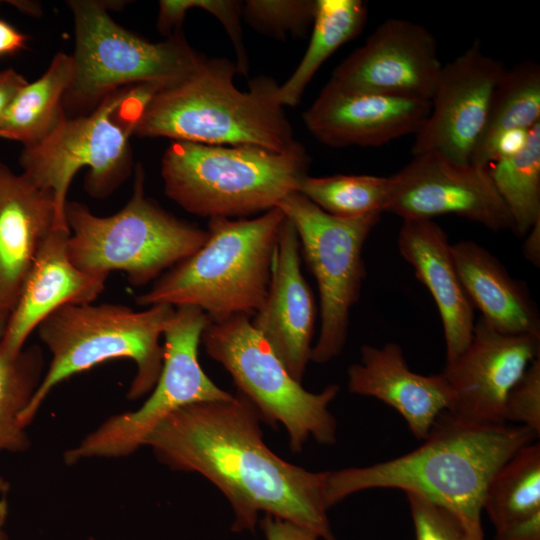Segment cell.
Listing matches in <instances>:
<instances>
[{
  "label": "cell",
  "mask_w": 540,
  "mask_h": 540,
  "mask_svg": "<svg viewBox=\"0 0 540 540\" xmlns=\"http://www.w3.org/2000/svg\"><path fill=\"white\" fill-rule=\"evenodd\" d=\"M255 406L240 392L229 400L180 408L147 438L156 458L175 471L194 472L225 495L232 530L253 531L264 512L337 540L326 501L330 471L313 472L280 458L265 444Z\"/></svg>",
  "instance_id": "6da1fadb"
},
{
  "label": "cell",
  "mask_w": 540,
  "mask_h": 540,
  "mask_svg": "<svg viewBox=\"0 0 540 540\" xmlns=\"http://www.w3.org/2000/svg\"><path fill=\"white\" fill-rule=\"evenodd\" d=\"M535 437L522 425L476 423L444 411L417 449L370 466L330 471L327 505L367 489H401L446 508L484 538L481 514L491 478Z\"/></svg>",
  "instance_id": "7a4b0ae2"
},
{
  "label": "cell",
  "mask_w": 540,
  "mask_h": 540,
  "mask_svg": "<svg viewBox=\"0 0 540 540\" xmlns=\"http://www.w3.org/2000/svg\"><path fill=\"white\" fill-rule=\"evenodd\" d=\"M236 73L231 60L204 57L191 73L151 97L134 135L274 151L293 148L298 141L279 100L280 84L260 75L241 91L234 84Z\"/></svg>",
  "instance_id": "3957f363"
},
{
  "label": "cell",
  "mask_w": 540,
  "mask_h": 540,
  "mask_svg": "<svg viewBox=\"0 0 540 540\" xmlns=\"http://www.w3.org/2000/svg\"><path fill=\"white\" fill-rule=\"evenodd\" d=\"M284 219L278 207L252 219H209L205 243L155 280L136 304L195 307L211 321L251 318L266 298Z\"/></svg>",
  "instance_id": "277c9868"
},
{
  "label": "cell",
  "mask_w": 540,
  "mask_h": 540,
  "mask_svg": "<svg viewBox=\"0 0 540 540\" xmlns=\"http://www.w3.org/2000/svg\"><path fill=\"white\" fill-rule=\"evenodd\" d=\"M310 156L301 143L286 151L258 146L172 141L161 163L166 195L187 212L243 218L267 212L298 192Z\"/></svg>",
  "instance_id": "5b68a950"
},
{
  "label": "cell",
  "mask_w": 540,
  "mask_h": 540,
  "mask_svg": "<svg viewBox=\"0 0 540 540\" xmlns=\"http://www.w3.org/2000/svg\"><path fill=\"white\" fill-rule=\"evenodd\" d=\"M175 308L154 305L134 310L120 304H69L49 314L37 327L51 360L20 422L31 424L52 389L67 378L102 362L129 359L136 374L127 397L150 393L162 369L160 339Z\"/></svg>",
  "instance_id": "8992f818"
},
{
  "label": "cell",
  "mask_w": 540,
  "mask_h": 540,
  "mask_svg": "<svg viewBox=\"0 0 540 540\" xmlns=\"http://www.w3.org/2000/svg\"><path fill=\"white\" fill-rule=\"evenodd\" d=\"M156 90L150 83L121 88L92 112L66 117L44 140L23 148L22 174L52 195L61 223L67 224V193L81 168H88L84 186L94 198L109 196L130 176L129 137Z\"/></svg>",
  "instance_id": "52a82bcc"
},
{
  "label": "cell",
  "mask_w": 540,
  "mask_h": 540,
  "mask_svg": "<svg viewBox=\"0 0 540 540\" xmlns=\"http://www.w3.org/2000/svg\"><path fill=\"white\" fill-rule=\"evenodd\" d=\"M144 181L138 164L129 201L110 216H96L85 204L67 201L68 255L77 268L104 276L122 271L132 286L141 287L205 243L207 230L177 218L148 198Z\"/></svg>",
  "instance_id": "ba28073f"
},
{
  "label": "cell",
  "mask_w": 540,
  "mask_h": 540,
  "mask_svg": "<svg viewBox=\"0 0 540 540\" xmlns=\"http://www.w3.org/2000/svg\"><path fill=\"white\" fill-rule=\"evenodd\" d=\"M75 27L73 80L64 96L67 117L92 112L113 92L132 85L163 87L191 73L204 59L180 33L150 42L122 27L95 0L68 1Z\"/></svg>",
  "instance_id": "9c48e42d"
},
{
  "label": "cell",
  "mask_w": 540,
  "mask_h": 540,
  "mask_svg": "<svg viewBox=\"0 0 540 540\" xmlns=\"http://www.w3.org/2000/svg\"><path fill=\"white\" fill-rule=\"evenodd\" d=\"M201 344L227 370L261 419L284 426L293 452H300L310 437L324 445L336 442L337 423L329 405L338 385H328L319 393L303 388L254 329L250 317L210 320Z\"/></svg>",
  "instance_id": "30bf717a"
},
{
  "label": "cell",
  "mask_w": 540,
  "mask_h": 540,
  "mask_svg": "<svg viewBox=\"0 0 540 540\" xmlns=\"http://www.w3.org/2000/svg\"><path fill=\"white\" fill-rule=\"evenodd\" d=\"M209 317L195 307L175 308L163 332L160 376L148 399L136 410L109 417L64 452L67 465L95 458L126 457L145 446L150 434L182 407L223 401L232 394L203 371L198 350Z\"/></svg>",
  "instance_id": "8fae6325"
},
{
  "label": "cell",
  "mask_w": 540,
  "mask_h": 540,
  "mask_svg": "<svg viewBox=\"0 0 540 540\" xmlns=\"http://www.w3.org/2000/svg\"><path fill=\"white\" fill-rule=\"evenodd\" d=\"M277 207L293 225L300 252L317 282L321 325L311 361L323 364L337 357L346 343L350 312L366 277L363 246L381 213L336 217L299 192L286 196Z\"/></svg>",
  "instance_id": "7c38bea8"
},
{
  "label": "cell",
  "mask_w": 540,
  "mask_h": 540,
  "mask_svg": "<svg viewBox=\"0 0 540 540\" xmlns=\"http://www.w3.org/2000/svg\"><path fill=\"white\" fill-rule=\"evenodd\" d=\"M384 212L402 220L456 215L497 232L512 228L488 168L424 152L390 177Z\"/></svg>",
  "instance_id": "4fadbf2b"
},
{
  "label": "cell",
  "mask_w": 540,
  "mask_h": 540,
  "mask_svg": "<svg viewBox=\"0 0 540 540\" xmlns=\"http://www.w3.org/2000/svg\"><path fill=\"white\" fill-rule=\"evenodd\" d=\"M506 68L476 41L442 66L430 113L415 134L412 154L438 153L469 164L488 120L495 88Z\"/></svg>",
  "instance_id": "5bb4252c"
},
{
  "label": "cell",
  "mask_w": 540,
  "mask_h": 540,
  "mask_svg": "<svg viewBox=\"0 0 540 540\" xmlns=\"http://www.w3.org/2000/svg\"><path fill=\"white\" fill-rule=\"evenodd\" d=\"M443 64L422 25L387 19L333 71L330 82L382 95L430 101Z\"/></svg>",
  "instance_id": "9a60e30c"
},
{
  "label": "cell",
  "mask_w": 540,
  "mask_h": 540,
  "mask_svg": "<svg viewBox=\"0 0 540 540\" xmlns=\"http://www.w3.org/2000/svg\"><path fill=\"white\" fill-rule=\"evenodd\" d=\"M540 336L507 334L482 317L467 348L442 372L453 393V415L476 423H505L507 397L539 357Z\"/></svg>",
  "instance_id": "2e32d148"
},
{
  "label": "cell",
  "mask_w": 540,
  "mask_h": 540,
  "mask_svg": "<svg viewBox=\"0 0 540 540\" xmlns=\"http://www.w3.org/2000/svg\"><path fill=\"white\" fill-rule=\"evenodd\" d=\"M430 101L349 89L328 81L303 113L309 133L324 145L378 147L416 134Z\"/></svg>",
  "instance_id": "e0dca14e"
},
{
  "label": "cell",
  "mask_w": 540,
  "mask_h": 540,
  "mask_svg": "<svg viewBox=\"0 0 540 540\" xmlns=\"http://www.w3.org/2000/svg\"><path fill=\"white\" fill-rule=\"evenodd\" d=\"M250 320L290 375L301 382L311 361L316 306L301 271L298 235L286 217L278 233L266 298Z\"/></svg>",
  "instance_id": "ac0fdd59"
},
{
  "label": "cell",
  "mask_w": 540,
  "mask_h": 540,
  "mask_svg": "<svg viewBox=\"0 0 540 540\" xmlns=\"http://www.w3.org/2000/svg\"><path fill=\"white\" fill-rule=\"evenodd\" d=\"M68 226H55L42 243L11 311L2 338V350L17 357L39 324L58 308L89 304L104 290L108 276L77 268L68 255Z\"/></svg>",
  "instance_id": "d6986e66"
},
{
  "label": "cell",
  "mask_w": 540,
  "mask_h": 540,
  "mask_svg": "<svg viewBox=\"0 0 540 540\" xmlns=\"http://www.w3.org/2000/svg\"><path fill=\"white\" fill-rule=\"evenodd\" d=\"M351 393L376 398L394 408L412 434L424 440L435 420L453 405L451 387L442 373L422 375L410 370L400 345H363L360 362L348 368Z\"/></svg>",
  "instance_id": "ffe728a7"
},
{
  "label": "cell",
  "mask_w": 540,
  "mask_h": 540,
  "mask_svg": "<svg viewBox=\"0 0 540 540\" xmlns=\"http://www.w3.org/2000/svg\"><path fill=\"white\" fill-rule=\"evenodd\" d=\"M59 221L52 195L0 160V311L11 313L48 234Z\"/></svg>",
  "instance_id": "44dd1931"
},
{
  "label": "cell",
  "mask_w": 540,
  "mask_h": 540,
  "mask_svg": "<svg viewBox=\"0 0 540 540\" xmlns=\"http://www.w3.org/2000/svg\"><path fill=\"white\" fill-rule=\"evenodd\" d=\"M400 255L432 295L443 325L446 363L455 360L471 342L474 308L454 263L445 231L432 219L403 220L398 234Z\"/></svg>",
  "instance_id": "7402d4cb"
},
{
  "label": "cell",
  "mask_w": 540,
  "mask_h": 540,
  "mask_svg": "<svg viewBox=\"0 0 540 540\" xmlns=\"http://www.w3.org/2000/svg\"><path fill=\"white\" fill-rule=\"evenodd\" d=\"M463 289L482 318L500 332L540 336V315L527 285L471 240L451 244Z\"/></svg>",
  "instance_id": "603a6c76"
},
{
  "label": "cell",
  "mask_w": 540,
  "mask_h": 540,
  "mask_svg": "<svg viewBox=\"0 0 540 540\" xmlns=\"http://www.w3.org/2000/svg\"><path fill=\"white\" fill-rule=\"evenodd\" d=\"M74 76L72 55L58 52L44 74L27 83L0 119V137L35 145L67 117L64 96Z\"/></svg>",
  "instance_id": "cb8c5ba5"
},
{
  "label": "cell",
  "mask_w": 540,
  "mask_h": 540,
  "mask_svg": "<svg viewBox=\"0 0 540 540\" xmlns=\"http://www.w3.org/2000/svg\"><path fill=\"white\" fill-rule=\"evenodd\" d=\"M368 16L362 0H316L307 49L291 76L279 86V100L295 107L323 63L341 46L356 38Z\"/></svg>",
  "instance_id": "d4e9b609"
},
{
  "label": "cell",
  "mask_w": 540,
  "mask_h": 540,
  "mask_svg": "<svg viewBox=\"0 0 540 540\" xmlns=\"http://www.w3.org/2000/svg\"><path fill=\"white\" fill-rule=\"evenodd\" d=\"M10 313L0 311V454L21 453L30 447L20 422L44 376V357L39 346L24 348L15 358L2 350V338Z\"/></svg>",
  "instance_id": "484cf974"
},
{
  "label": "cell",
  "mask_w": 540,
  "mask_h": 540,
  "mask_svg": "<svg viewBox=\"0 0 540 540\" xmlns=\"http://www.w3.org/2000/svg\"><path fill=\"white\" fill-rule=\"evenodd\" d=\"M497 193L520 238L540 221V123L533 126L525 145L515 154L488 167Z\"/></svg>",
  "instance_id": "4316f807"
},
{
  "label": "cell",
  "mask_w": 540,
  "mask_h": 540,
  "mask_svg": "<svg viewBox=\"0 0 540 540\" xmlns=\"http://www.w3.org/2000/svg\"><path fill=\"white\" fill-rule=\"evenodd\" d=\"M483 511L495 531L540 511V445L529 443L510 457L491 478Z\"/></svg>",
  "instance_id": "83f0119b"
},
{
  "label": "cell",
  "mask_w": 540,
  "mask_h": 540,
  "mask_svg": "<svg viewBox=\"0 0 540 540\" xmlns=\"http://www.w3.org/2000/svg\"><path fill=\"white\" fill-rule=\"evenodd\" d=\"M540 123V67L524 61L504 72L491 100L485 130L474 152L500 136ZM473 152V153H474Z\"/></svg>",
  "instance_id": "f1b7e54d"
},
{
  "label": "cell",
  "mask_w": 540,
  "mask_h": 540,
  "mask_svg": "<svg viewBox=\"0 0 540 540\" xmlns=\"http://www.w3.org/2000/svg\"><path fill=\"white\" fill-rule=\"evenodd\" d=\"M298 192L328 214L357 218L385 211L390 193V177L307 175L301 181Z\"/></svg>",
  "instance_id": "f546056e"
},
{
  "label": "cell",
  "mask_w": 540,
  "mask_h": 540,
  "mask_svg": "<svg viewBox=\"0 0 540 540\" xmlns=\"http://www.w3.org/2000/svg\"><path fill=\"white\" fill-rule=\"evenodd\" d=\"M315 9L316 0H247L242 18L256 31L285 41L307 35Z\"/></svg>",
  "instance_id": "4dcf8cb0"
},
{
  "label": "cell",
  "mask_w": 540,
  "mask_h": 540,
  "mask_svg": "<svg viewBox=\"0 0 540 540\" xmlns=\"http://www.w3.org/2000/svg\"><path fill=\"white\" fill-rule=\"evenodd\" d=\"M406 496L415 540H484L446 508L414 493H406Z\"/></svg>",
  "instance_id": "1f68e13d"
},
{
  "label": "cell",
  "mask_w": 540,
  "mask_h": 540,
  "mask_svg": "<svg viewBox=\"0 0 540 540\" xmlns=\"http://www.w3.org/2000/svg\"><path fill=\"white\" fill-rule=\"evenodd\" d=\"M504 420L520 423L537 436L540 433V358L528 367L509 393L504 409Z\"/></svg>",
  "instance_id": "d6a6232c"
},
{
  "label": "cell",
  "mask_w": 540,
  "mask_h": 540,
  "mask_svg": "<svg viewBox=\"0 0 540 540\" xmlns=\"http://www.w3.org/2000/svg\"><path fill=\"white\" fill-rule=\"evenodd\" d=\"M260 525L266 540H322L311 530L270 514L264 515Z\"/></svg>",
  "instance_id": "836d02e7"
},
{
  "label": "cell",
  "mask_w": 540,
  "mask_h": 540,
  "mask_svg": "<svg viewBox=\"0 0 540 540\" xmlns=\"http://www.w3.org/2000/svg\"><path fill=\"white\" fill-rule=\"evenodd\" d=\"M495 540H540V511L496 530Z\"/></svg>",
  "instance_id": "e575fe53"
},
{
  "label": "cell",
  "mask_w": 540,
  "mask_h": 540,
  "mask_svg": "<svg viewBox=\"0 0 540 540\" xmlns=\"http://www.w3.org/2000/svg\"><path fill=\"white\" fill-rule=\"evenodd\" d=\"M27 80L14 69L0 72V119Z\"/></svg>",
  "instance_id": "d590c367"
},
{
  "label": "cell",
  "mask_w": 540,
  "mask_h": 540,
  "mask_svg": "<svg viewBox=\"0 0 540 540\" xmlns=\"http://www.w3.org/2000/svg\"><path fill=\"white\" fill-rule=\"evenodd\" d=\"M27 36L0 19V56L16 53L26 47Z\"/></svg>",
  "instance_id": "8d00e7d4"
},
{
  "label": "cell",
  "mask_w": 540,
  "mask_h": 540,
  "mask_svg": "<svg viewBox=\"0 0 540 540\" xmlns=\"http://www.w3.org/2000/svg\"><path fill=\"white\" fill-rule=\"evenodd\" d=\"M526 259L539 266L540 263V221H538L527 233L523 247Z\"/></svg>",
  "instance_id": "74e56055"
},
{
  "label": "cell",
  "mask_w": 540,
  "mask_h": 540,
  "mask_svg": "<svg viewBox=\"0 0 540 540\" xmlns=\"http://www.w3.org/2000/svg\"><path fill=\"white\" fill-rule=\"evenodd\" d=\"M9 488L8 481L0 476V526H4L8 516V503L2 496L8 492Z\"/></svg>",
  "instance_id": "f35d334b"
},
{
  "label": "cell",
  "mask_w": 540,
  "mask_h": 540,
  "mask_svg": "<svg viewBox=\"0 0 540 540\" xmlns=\"http://www.w3.org/2000/svg\"><path fill=\"white\" fill-rule=\"evenodd\" d=\"M9 3L27 14L33 16H38L41 14V6L39 3L32 1H9Z\"/></svg>",
  "instance_id": "ab89813d"
},
{
  "label": "cell",
  "mask_w": 540,
  "mask_h": 540,
  "mask_svg": "<svg viewBox=\"0 0 540 540\" xmlns=\"http://www.w3.org/2000/svg\"><path fill=\"white\" fill-rule=\"evenodd\" d=\"M0 540H10L4 526H0Z\"/></svg>",
  "instance_id": "60d3db41"
}]
</instances>
